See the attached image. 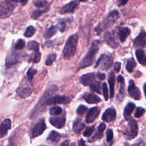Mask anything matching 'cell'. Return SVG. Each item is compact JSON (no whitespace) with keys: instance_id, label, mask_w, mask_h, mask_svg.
Segmentation results:
<instances>
[{"instance_id":"1","label":"cell","mask_w":146,"mask_h":146,"mask_svg":"<svg viewBox=\"0 0 146 146\" xmlns=\"http://www.w3.org/2000/svg\"><path fill=\"white\" fill-rule=\"evenodd\" d=\"M99 44L100 42L98 40H95L92 42L87 54L85 55V56L83 58V59L79 63L78 70L86 68L87 67H89L94 63L95 60V56L96 55L99 50Z\"/></svg>"},{"instance_id":"2","label":"cell","mask_w":146,"mask_h":146,"mask_svg":"<svg viewBox=\"0 0 146 146\" xmlns=\"http://www.w3.org/2000/svg\"><path fill=\"white\" fill-rule=\"evenodd\" d=\"M78 42V36L77 34H74L69 36L63 50V56L64 59L69 60L74 56L76 51Z\"/></svg>"},{"instance_id":"3","label":"cell","mask_w":146,"mask_h":146,"mask_svg":"<svg viewBox=\"0 0 146 146\" xmlns=\"http://www.w3.org/2000/svg\"><path fill=\"white\" fill-rule=\"evenodd\" d=\"M17 4V0H1L0 19L8 17L12 13Z\"/></svg>"},{"instance_id":"4","label":"cell","mask_w":146,"mask_h":146,"mask_svg":"<svg viewBox=\"0 0 146 146\" xmlns=\"http://www.w3.org/2000/svg\"><path fill=\"white\" fill-rule=\"evenodd\" d=\"M127 121L128 122L127 128L123 131V135L125 139L130 140L137 136L138 133V125L136 120L132 117L129 119Z\"/></svg>"},{"instance_id":"5","label":"cell","mask_w":146,"mask_h":146,"mask_svg":"<svg viewBox=\"0 0 146 146\" xmlns=\"http://www.w3.org/2000/svg\"><path fill=\"white\" fill-rule=\"evenodd\" d=\"M47 128L46 124L43 118L39 119L30 128V135L31 138L34 139L41 135Z\"/></svg>"},{"instance_id":"6","label":"cell","mask_w":146,"mask_h":146,"mask_svg":"<svg viewBox=\"0 0 146 146\" xmlns=\"http://www.w3.org/2000/svg\"><path fill=\"white\" fill-rule=\"evenodd\" d=\"M113 63V57L111 55L102 54L96 62L95 68L100 65V69L102 70H108L110 69Z\"/></svg>"},{"instance_id":"7","label":"cell","mask_w":146,"mask_h":146,"mask_svg":"<svg viewBox=\"0 0 146 146\" xmlns=\"http://www.w3.org/2000/svg\"><path fill=\"white\" fill-rule=\"evenodd\" d=\"M128 93L129 96L133 98L135 100H139L141 98V94L139 88L135 84L134 81L131 79L129 81V84L128 87Z\"/></svg>"},{"instance_id":"8","label":"cell","mask_w":146,"mask_h":146,"mask_svg":"<svg viewBox=\"0 0 146 146\" xmlns=\"http://www.w3.org/2000/svg\"><path fill=\"white\" fill-rule=\"evenodd\" d=\"M66 121V115L62 114L61 116L50 117L49 119V121L50 124L54 127L57 128H62L64 127Z\"/></svg>"},{"instance_id":"9","label":"cell","mask_w":146,"mask_h":146,"mask_svg":"<svg viewBox=\"0 0 146 146\" xmlns=\"http://www.w3.org/2000/svg\"><path fill=\"white\" fill-rule=\"evenodd\" d=\"M133 46L137 48H144L146 43V33L144 30H141L137 36H136L133 41Z\"/></svg>"},{"instance_id":"10","label":"cell","mask_w":146,"mask_h":146,"mask_svg":"<svg viewBox=\"0 0 146 146\" xmlns=\"http://www.w3.org/2000/svg\"><path fill=\"white\" fill-rule=\"evenodd\" d=\"M116 110L111 107L107 108L105 112L103 113L102 119L103 121L107 123L111 122L116 119Z\"/></svg>"},{"instance_id":"11","label":"cell","mask_w":146,"mask_h":146,"mask_svg":"<svg viewBox=\"0 0 146 146\" xmlns=\"http://www.w3.org/2000/svg\"><path fill=\"white\" fill-rule=\"evenodd\" d=\"M100 109L98 107L91 108L86 117V121L87 123H91L95 121L100 112Z\"/></svg>"},{"instance_id":"12","label":"cell","mask_w":146,"mask_h":146,"mask_svg":"<svg viewBox=\"0 0 146 146\" xmlns=\"http://www.w3.org/2000/svg\"><path fill=\"white\" fill-rule=\"evenodd\" d=\"M31 92L30 87L26 84H21L17 90V94L22 98H26L29 96Z\"/></svg>"},{"instance_id":"13","label":"cell","mask_w":146,"mask_h":146,"mask_svg":"<svg viewBox=\"0 0 146 146\" xmlns=\"http://www.w3.org/2000/svg\"><path fill=\"white\" fill-rule=\"evenodd\" d=\"M105 40L107 44L112 48H116L117 47L119 44L116 40L114 31L108 32L105 35Z\"/></svg>"},{"instance_id":"14","label":"cell","mask_w":146,"mask_h":146,"mask_svg":"<svg viewBox=\"0 0 146 146\" xmlns=\"http://www.w3.org/2000/svg\"><path fill=\"white\" fill-rule=\"evenodd\" d=\"M95 81V75L94 72L83 75L80 78V83L84 86H89Z\"/></svg>"},{"instance_id":"15","label":"cell","mask_w":146,"mask_h":146,"mask_svg":"<svg viewBox=\"0 0 146 146\" xmlns=\"http://www.w3.org/2000/svg\"><path fill=\"white\" fill-rule=\"evenodd\" d=\"M82 98L89 104H97L101 101V99L93 93L86 92L82 95Z\"/></svg>"},{"instance_id":"16","label":"cell","mask_w":146,"mask_h":146,"mask_svg":"<svg viewBox=\"0 0 146 146\" xmlns=\"http://www.w3.org/2000/svg\"><path fill=\"white\" fill-rule=\"evenodd\" d=\"M11 120L10 119H5L0 125V137H3L7 133L9 129L11 128Z\"/></svg>"},{"instance_id":"17","label":"cell","mask_w":146,"mask_h":146,"mask_svg":"<svg viewBox=\"0 0 146 146\" xmlns=\"http://www.w3.org/2000/svg\"><path fill=\"white\" fill-rule=\"evenodd\" d=\"M117 82L120 84V88L119 90L118 94L117 95V98L119 100H121L124 96H125V83H124V78L121 75H119L117 77Z\"/></svg>"},{"instance_id":"18","label":"cell","mask_w":146,"mask_h":146,"mask_svg":"<svg viewBox=\"0 0 146 146\" xmlns=\"http://www.w3.org/2000/svg\"><path fill=\"white\" fill-rule=\"evenodd\" d=\"M77 6V2L76 1H72L70 3L63 6L59 11L60 14H64L68 13H72L76 6Z\"/></svg>"},{"instance_id":"19","label":"cell","mask_w":146,"mask_h":146,"mask_svg":"<svg viewBox=\"0 0 146 146\" xmlns=\"http://www.w3.org/2000/svg\"><path fill=\"white\" fill-rule=\"evenodd\" d=\"M106 124L103 122L101 123L98 127V133H95L90 139H89L88 141L93 142L97 139H102L104 131L106 129Z\"/></svg>"},{"instance_id":"20","label":"cell","mask_w":146,"mask_h":146,"mask_svg":"<svg viewBox=\"0 0 146 146\" xmlns=\"http://www.w3.org/2000/svg\"><path fill=\"white\" fill-rule=\"evenodd\" d=\"M135 108H136V106H135V104L133 103L129 102L127 104V106L124 108V112H123V115L125 120L127 121L131 117V115L132 112L134 111Z\"/></svg>"},{"instance_id":"21","label":"cell","mask_w":146,"mask_h":146,"mask_svg":"<svg viewBox=\"0 0 146 146\" xmlns=\"http://www.w3.org/2000/svg\"><path fill=\"white\" fill-rule=\"evenodd\" d=\"M118 33L120 42H124L126 40L127 36L130 34L131 30L127 27H121L119 28Z\"/></svg>"},{"instance_id":"22","label":"cell","mask_w":146,"mask_h":146,"mask_svg":"<svg viewBox=\"0 0 146 146\" xmlns=\"http://www.w3.org/2000/svg\"><path fill=\"white\" fill-rule=\"evenodd\" d=\"M109 86H110V98L111 99L113 98L114 95V86H115V74L113 71H111L108 75V79Z\"/></svg>"},{"instance_id":"23","label":"cell","mask_w":146,"mask_h":146,"mask_svg":"<svg viewBox=\"0 0 146 146\" xmlns=\"http://www.w3.org/2000/svg\"><path fill=\"white\" fill-rule=\"evenodd\" d=\"M135 55L138 60V62L141 64L145 66L146 65V60L144 51L141 48H138L136 50Z\"/></svg>"},{"instance_id":"24","label":"cell","mask_w":146,"mask_h":146,"mask_svg":"<svg viewBox=\"0 0 146 146\" xmlns=\"http://www.w3.org/2000/svg\"><path fill=\"white\" fill-rule=\"evenodd\" d=\"M85 125L84 123L81 121L80 119H77L74 121L73 123L72 129L75 133H79L83 129Z\"/></svg>"},{"instance_id":"25","label":"cell","mask_w":146,"mask_h":146,"mask_svg":"<svg viewBox=\"0 0 146 146\" xmlns=\"http://www.w3.org/2000/svg\"><path fill=\"white\" fill-rule=\"evenodd\" d=\"M61 135L59 133L55 131H51L47 136V140L53 143H58L60 139Z\"/></svg>"},{"instance_id":"26","label":"cell","mask_w":146,"mask_h":146,"mask_svg":"<svg viewBox=\"0 0 146 146\" xmlns=\"http://www.w3.org/2000/svg\"><path fill=\"white\" fill-rule=\"evenodd\" d=\"M49 6H50V5H48V6L45 7L43 9H37V10H34L31 15V18L33 19H38L41 15H42L44 13L47 12L49 10V8H50Z\"/></svg>"},{"instance_id":"27","label":"cell","mask_w":146,"mask_h":146,"mask_svg":"<svg viewBox=\"0 0 146 146\" xmlns=\"http://www.w3.org/2000/svg\"><path fill=\"white\" fill-rule=\"evenodd\" d=\"M136 66V63L133 57H131L127 59L126 65H125V68L128 72H133Z\"/></svg>"},{"instance_id":"28","label":"cell","mask_w":146,"mask_h":146,"mask_svg":"<svg viewBox=\"0 0 146 146\" xmlns=\"http://www.w3.org/2000/svg\"><path fill=\"white\" fill-rule=\"evenodd\" d=\"M57 29H58L57 26H51V27L48 28L45 31V33L44 34V38L47 39L51 38L52 36H54L56 34L57 31Z\"/></svg>"},{"instance_id":"29","label":"cell","mask_w":146,"mask_h":146,"mask_svg":"<svg viewBox=\"0 0 146 146\" xmlns=\"http://www.w3.org/2000/svg\"><path fill=\"white\" fill-rule=\"evenodd\" d=\"M18 62V60H17V57L15 54L14 53V52L11 54L10 55L7 56V57L6 58V67H10L11 65L14 64Z\"/></svg>"},{"instance_id":"30","label":"cell","mask_w":146,"mask_h":146,"mask_svg":"<svg viewBox=\"0 0 146 146\" xmlns=\"http://www.w3.org/2000/svg\"><path fill=\"white\" fill-rule=\"evenodd\" d=\"M100 87V82L99 81H95L89 86L91 91L96 92L98 94H101Z\"/></svg>"},{"instance_id":"31","label":"cell","mask_w":146,"mask_h":146,"mask_svg":"<svg viewBox=\"0 0 146 146\" xmlns=\"http://www.w3.org/2000/svg\"><path fill=\"white\" fill-rule=\"evenodd\" d=\"M27 48L29 50H33L34 52L39 51V43L34 40L30 41L28 43Z\"/></svg>"},{"instance_id":"32","label":"cell","mask_w":146,"mask_h":146,"mask_svg":"<svg viewBox=\"0 0 146 146\" xmlns=\"http://www.w3.org/2000/svg\"><path fill=\"white\" fill-rule=\"evenodd\" d=\"M62 112V108L59 106H54L49 109V113L51 115H59Z\"/></svg>"},{"instance_id":"33","label":"cell","mask_w":146,"mask_h":146,"mask_svg":"<svg viewBox=\"0 0 146 146\" xmlns=\"http://www.w3.org/2000/svg\"><path fill=\"white\" fill-rule=\"evenodd\" d=\"M40 59H41V54L39 52V51H35L33 57H31L30 59L29 62L34 63H37L39 62V61L40 60Z\"/></svg>"},{"instance_id":"34","label":"cell","mask_w":146,"mask_h":146,"mask_svg":"<svg viewBox=\"0 0 146 146\" xmlns=\"http://www.w3.org/2000/svg\"><path fill=\"white\" fill-rule=\"evenodd\" d=\"M35 33V29L33 26H29L26 28L24 33V36L27 38L31 37Z\"/></svg>"},{"instance_id":"35","label":"cell","mask_w":146,"mask_h":146,"mask_svg":"<svg viewBox=\"0 0 146 146\" xmlns=\"http://www.w3.org/2000/svg\"><path fill=\"white\" fill-rule=\"evenodd\" d=\"M95 128V125H92L91 127H88L86 128V129L84 130V131L83 133V135L85 137H90L92 133L94 132Z\"/></svg>"},{"instance_id":"36","label":"cell","mask_w":146,"mask_h":146,"mask_svg":"<svg viewBox=\"0 0 146 146\" xmlns=\"http://www.w3.org/2000/svg\"><path fill=\"white\" fill-rule=\"evenodd\" d=\"M37 72V70L36 69H34L32 67L30 68L27 72V78H28V80L30 82H31L32 80H33V76Z\"/></svg>"},{"instance_id":"37","label":"cell","mask_w":146,"mask_h":146,"mask_svg":"<svg viewBox=\"0 0 146 146\" xmlns=\"http://www.w3.org/2000/svg\"><path fill=\"white\" fill-rule=\"evenodd\" d=\"M145 112V108L141 107H137L135 112L134 113V116L136 118H139Z\"/></svg>"},{"instance_id":"38","label":"cell","mask_w":146,"mask_h":146,"mask_svg":"<svg viewBox=\"0 0 146 146\" xmlns=\"http://www.w3.org/2000/svg\"><path fill=\"white\" fill-rule=\"evenodd\" d=\"M25 42L22 39H19L14 46V48L16 50H22L25 47Z\"/></svg>"},{"instance_id":"39","label":"cell","mask_w":146,"mask_h":146,"mask_svg":"<svg viewBox=\"0 0 146 146\" xmlns=\"http://www.w3.org/2000/svg\"><path fill=\"white\" fill-rule=\"evenodd\" d=\"M56 56V55L55 54H51L50 55H49L45 62V64L46 66H51L53 62L55 60Z\"/></svg>"},{"instance_id":"40","label":"cell","mask_w":146,"mask_h":146,"mask_svg":"<svg viewBox=\"0 0 146 146\" xmlns=\"http://www.w3.org/2000/svg\"><path fill=\"white\" fill-rule=\"evenodd\" d=\"M102 91H103V96L104 98V99L106 101H107L108 99V88L107 84L106 83H103L102 85Z\"/></svg>"},{"instance_id":"41","label":"cell","mask_w":146,"mask_h":146,"mask_svg":"<svg viewBox=\"0 0 146 146\" xmlns=\"http://www.w3.org/2000/svg\"><path fill=\"white\" fill-rule=\"evenodd\" d=\"M87 110V107L86 106L81 104L78 107L76 110V113L78 115L82 116L86 112Z\"/></svg>"},{"instance_id":"42","label":"cell","mask_w":146,"mask_h":146,"mask_svg":"<svg viewBox=\"0 0 146 146\" xmlns=\"http://www.w3.org/2000/svg\"><path fill=\"white\" fill-rule=\"evenodd\" d=\"M50 4H47V1L44 0H40L39 1H36L34 3V5L38 7H45Z\"/></svg>"},{"instance_id":"43","label":"cell","mask_w":146,"mask_h":146,"mask_svg":"<svg viewBox=\"0 0 146 146\" xmlns=\"http://www.w3.org/2000/svg\"><path fill=\"white\" fill-rule=\"evenodd\" d=\"M113 131L111 129H108L106 131V140L107 142H110L113 139Z\"/></svg>"},{"instance_id":"44","label":"cell","mask_w":146,"mask_h":146,"mask_svg":"<svg viewBox=\"0 0 146 146\" xmlns=\"http://www.w3.org/2000/svg\"><path fill=\"white\" fill-rule=\"evenodd\" d=\"M145 143L143 141V140L141 139H139L136 141V142H135L134 144H132L130 146H145ZM128 146H129V145H128Z\"/></svg>"},{"instance_id":"45","label":"cell","mask_w":146,"mask_h":146,"mask_svg":"<svg viewBox=\"0 0 146 146\" xmlns=\"http://www.w3.org/2000/svg\"><path fill=\"white\" fill-rule=\"evenodd\" d=\"M60 146H76V145L74 143H71L69 140H67L62 142Z\"/></svg>"},{"instance_id":"46","label":"cell","mask_w":146,"mask_h":146,"mask_svg":"<svg viewBox=\"0 0 146 146\" xmlns=\"http://www.w3.org/2000/svg\"><path fill=\"white\" fill-rule=\"evenodd\" d=\"M121 68V63L119 62H116L114 63V66H113V69L116 72H118L120 71Z\"/></svg>"},{"instance_id":"47","label":"cell","mask_w":146,"mask_h":146,"mask_svg":"<svg viewBox=\"0 0 146 146\" xmlns=\"http://www.w3.org/2000/svg\"><path fill=\"white\" fill-rule=\"evenodd\" d=\"M57 28L60 30V32H63L65 30L66 28V24L64 22H60L59 25L57 26Z\"/></svg>"},{"instance_id":"48","label":"cell","mask_w":146,"mask_h":146,"mask_svg":"<svg viewBox=\"0 0 146 146\" xmlns=\"http://www.w3.org/2000/svg\"><path fill=\"white\" fill-rule=\"evenodd\" d=\"M128 0H117V3L119 6H121L124 5L127 3Z\"/></svg>"},{"instance_id":"49","label":"cell","mask_w":146,"mask_h":146,"mask_svg":"<svg viewBox=\"0 0 146 146\" xmlns=\"http://www.w3.org/2000/svg\"><path fill=\"white\" fill-rule=\"evenodd\" d=\"M97 76H98V78L99 79H100V80H104V79L106 78V75H105V74H103V73H101V72H98V73L97 74Z\"/></svg>"},{"instance_id":"50","label":"cell","mask_w":146,"mask_h":146,"mask_svg":"<svg viewBox=\"0 0 146 146\" xmlns=\"http://www.w3.org/2000/svg\"><path fill=\"white\" fill-rule=\"evenodd\" d=\"M78 146H87V145H86L84 141L82 139H80V140L78 141Z\"/></svg>"},{"instance_id":"51","label":"cell","mask_w":146,"mask_h":146,"mask_svg":"<svg viewBox=\"0 0 146 146\" xmlns=\"http://www.w3.org/2000/svg\"><path fill=\"white\" fill-rule=\"evenodd\" d=\"M17 2H20L22 5H25L27 2L28 0H17Z\"/></svg>"},{"instance_id":"52","label":"cell","mask_w":146,"mask_h":146,"mask_svg":"<svg viewBox=\"0 0 146 146\" xmlns=\"http://www.w3.org/2000/svg\"><path fill=\"white\" fill-rule=\"evenodd\" d=\"M87 0H79V1H80V2H85V1H86Z\"/></svg>"},{"instance_id":"53","label":"cell","mask_w":146,"mask_h":146,"mask_svg":"<svg viewBox=\"0 0 146 146\" xmlns=\"http://www.w3.org/2000/svg\"><path fill=\"white\" fill-rule=\"evenodd\" d=\"M128 144H125L124 145H123V146H128Z\"/></svg>"},{"instance_id":"54","label":"cell","mask_w":146,"mask_h":146,"mask_svg":"<svg viewBox=\"0 0 146 146\" xmlns=\"http://www.w3.org/2000/svg\"><path fill=\"white\" fill-rule=\"evenodd\" d=\"M39 146H44V145H39Z\"/></svg>"},{"instance_id":"55","label":"cell","mask_w":146,"mask_h":146,"mask_svg":"<svg viewBox=\"0 0 146 146\" xmlns=\"http://www.w3.org/2000/svg\"><path fill=\"white\" fill-rule=\"evenodd\" d=\"M92 1H96V0H92Z\"/></svg>"}]
</instances>
